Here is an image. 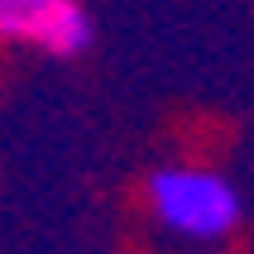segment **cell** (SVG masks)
Wrapping results in <instances>:
<instances>
[{
	"instance_id": "cell-1",
	"label": "cell",
	"mask_w": 254,
	"mask_h": 254,
	"mask_svg": "<svg viewBox=\"0 0 254 254\" xmlns=\"http://www.w3.org/2000/svg\"><path fill=\"white\" fill-rule=\"evenodd\" d=\"M144 206L158 226L192 245H221L240 230V187L206 163H163L144 178Z\"/></svg>"
},
{
	"instance_id": "cell-2",
	"label": "cell",
	"mask_w": 254,
	"mask_h": 254,
	"mask_svg": "<svg viewBox=\"0 0 254 254\" xmlns=\"http://www.w3.org/2000/svg\"><path fill=\"white\" fill-rule=\"evenodd\" d=\"M96 39L91 10L82 0H0V43L72 63Z\"/></svg>"
}]
</instances>
